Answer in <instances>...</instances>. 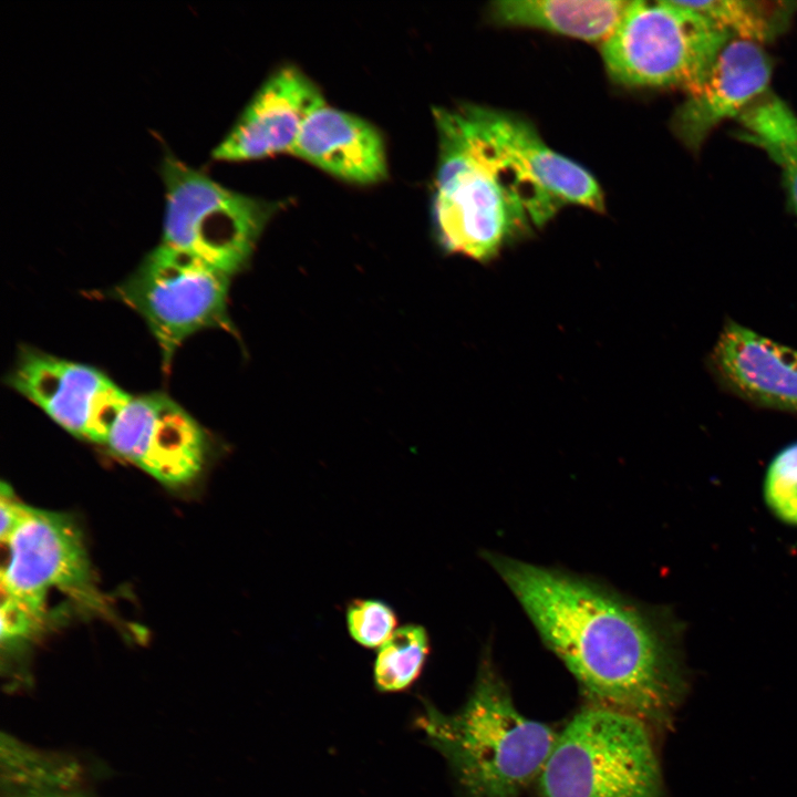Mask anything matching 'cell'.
Here are the masks:
<instances>
[{"label":"cell","mask_w":797,"mask_h":797,"mask_svg":"<svg viewBox=\"0 0 797 797\" xmlns=\"http://www.w3.org/2000/svg\"><path fill=\"white\" fill-rule=\"evenodd\" d=\"M485 558L592 704L664 725L685 680L676 630L663 611L590 578L499 553Z\"/></svg>","instance_id":"obj_1"},{"label":"cell","mask_w":797,"mask_h":797,"mask_svg":"<svg viewBox=\"0 0 797 797\" xmlns=\"http://www.w3.org/2000/svg\"><path fill=\"white\" fill-rule=\"evenodd\" d=\"M434 217L443 246L478 261L546 224L562 206L542 186L528 125L478 105L434 108Z\"/></svg>","instance_id":"obj_2"},{"label":"cell","mask_w":797,"mask_h":797,"mask_svg":"<svg viewBox=\"0 0 797 797\" xmlns=\"http://www.w3.org/2000/svg\"><path fill=\"white\" fill-rule=\"evenodd\" d=\"M416 725L448 763L462 797H521L558 736L519 712L487 651L462 707L447 714L426 703Z\"/></svg>","instance_id":"obj_3"},{"label":"cell","mask_w":797,"mask_h":797,"mask_svg":"<svg viewBox=\"0 0 797 797\" xmlns=\"http://www.w3.org/2000/svg\"><path fill=\"white\" fill-rule=\"evenodd\" d=\"M539 797H663L652 727L592 704L558 732L537 779Z\"/></svg>","instance_id":"obj_4"},{"label":"cell","mask_w":797,"mask_h":797,"mask_svg":"<svg viewBox=\"0 0 797 797\" xmlns=\"http://www.w3.org/2000/svg\"><path fill=\"white\" fill-rule=\"evenodd\" d=\"M732 35L683 1H629L601 44L610 77L635 87L697 86Z\"/></svg>","instance_id":"obj_5"},{"label":"cell","mask_w":797,"mask_h":797,"mask_svg":"<svg viewBox=\"0 0 797 797\" xmlns=\"http://www.w3.org/2000/svg\"><path fill=\"white\" fill-rule=\"evenodd\" d=\"M159 175L165 189L162 244L230 277L246 266L275 206L221 185L169 151Z\"/></svg>","instance_id":"obj_6"},{"label":"cell","mask_w":797,"mask_h":797,"mask_svg":"<svg viewBox=\"0 0 797 797\" xmlns=\"http://www.w3.org/2000/svg\"><path fill=\"white\" fill-rule=\"evenodd\" d=\"M230 276L187 252L159 244L117 288L155 337L168 369L177 348L207 328H230Z\"/></svg>","instance_id":"obj_7"},{"label":"cell","mask_w":797,"mask_h":797,"mask_svg":"<svg viewBox=\"0 0 797 797\" xmlns=\"http://www.w3.org/2000/svg\"><path fill=\"white\" fill-rule=\"evenodd\" d=\"M3 542L9 549V562L1 571L4 600L42 621L52 588L89 602L94 599L87 551L70 515L28 505Z\"/></svg>","instance_id":"obj_8"},{"label":"cell","mask_w":797,"mask_h":797,"mask_svg":"<svg viewBox=\"0 0 797 797\" xmlns=\"http://www.w3.org/2000/svg\"><path fill=\"white\" fill-rule=\"evenodd\" d=\"M9 384L70 434L100 444L131 398L97 369L37 350L19 355Z\"/></svg>","instance_id":"obj_9"},{"label":"cell","mask_w":797,"mask_h":797,"mask_svg":"<svg viewBox=\"0 0 797 797\" xmlns=\"http://www.w3.org/2000/svg\"><path fill=\"white\" fill-rule=\"evenodd\" d=\"M106 445L158 482L179 486L195 479L207 455L201 426L162 393L131 396Z\"/></svg>","instance_id":"obj_10"},{"label":"cell","mask_w":797,"mask_h":797,"mask_svg":"<svg viewBox=\"0 0 797 797\" xmlns=\"http://www.w3.org/2000/svg\"><path fill=\"white\" fill-rule=\"evenodd\" d=\"M324 103L312 80L294 66H283L263 82L211 156L245 162L290 153L306 120Z\"/></svg>","instance_id":"obj_11"},{"label":"cell","mask_w":797,"mask_h":797,"mask_svg":"<svg viewBox=\"0 0 797 797\" xmlns=\"http://www.w3.org/2000/svg\"><path fill=\"white\" fill-rule=\"evenodd\" d=\"M770 75L772 62L758 43L732 38L703 81L686 92L673 115L674 134L697 151L718 124L739 116L764 94Z\"/></svg>","instance_id":"obj_12"},{"label":"cell","mask_w":797,"mask_h":797,"mask_svg":"<svg viewBox=\"0 0 797 797\" xmlns=\"http://www.w3.org/2000/svg\"><path fill=\"white\" fill-rule=\"evenodd\" d=\"M710 364L717 379L743 398L797 413V350L727 321Z\"/></svg>","instance_id":"obj_13"},{"label":"cell","mask_w":797,"mask_h":797,"mask_svg":"<svg viewBox=\"0 0 797 797\" xmlns=\"http://www.w3.org/2000/svg\"><path fill=\"white\" fill-rule=\"evenodd\" d=\"M290 153L350 183L373 184L386 176L385 147L379 131L325 103L306 120Z\"/></svg>","instance_id":"obj_14"},{"label":"cell","mask_w":797,"mask_h":797,"mask_svg":"<svg viewBox=\"0 0 797 797\" xmlns=\"http://www.w3.org/2000/svg\"><path fill=\"white\" fill-rule=\"evenodd\" d=\"M624 0H501L490 18L500 25L546 30L602 44L617 27Z\"/></svg>","instance_id":"obj_15"},{"label":"cell","mask_w":797,"mask_h":797,"mask_svg":"<svg viewBox=\"0 0 797 797\" xmlns=\"http://www.w3.org/2000/svg\"><path fill=\"white\" fill-rule=\"evenodd\" d=\"M736 39L763 43L788 25L796 3L782 1L708 0L683 1Z\"/></svg>","instance_id":"obj_16"},{"label":"cell","mask_w":797,"mask_h":797,"mask_svg":"<svg viewBox=\"0 0 797 797\" xmlns=\"http://www.w3.org/2000/svg\"><path fill=\"white\" fill-rule=\"evenodd\" d=\"M429 653L427 630L404 624L381 646L373 667L374 683L381 692H401L421 675Z\"/></svg>","instance_id":"obj_17"},{"label":"cell","mask_w":797,"mask_h":797,"mask_svg":"<svg viewBox=\"0 0 797 797\" xmlns=\"http://www.w3.org/2000/svg\"><path fill=\"white\" fill-rule=\"evenodd\" d=\"M345 622L349 634L358 644L374 649L381 648L397 630L398 618L387 602L361 598L348 603Z\"/></svg>","instance_id":"obj_18"},{"label":"cell","mask_w":797,"mask_h":797,"mask_svg":"<svg viewBox=\"0 0 797 797\" xmlns=\"http://www.w3.org/2000/svg\"><path fill=\"white\" fill-rule=\"evenodd\" d=\"M764 496L779 519L797 525V442L784 447L770 462Z\"/></svg>","instance_id":"obj_19"},{"label":"cell","mask_w":797,"mask_h":797,"mask_svg":"<svg viewBox=\"0 0 797 797\" xmlns=\"http://www.w3.org/2000/svg\"><path fill=\"white\" fill-rule=\"evenodd\" d=\"M772 159L783 170L788 201L797 216V141L775 154Z\"/></svg>","instance_id":"obj_20"},{"label":"cell","mask_w":797,"mask_h":797,"mask_svg":"<svg viewBox=\"0 0 797 797\" xmlns=\"http://www.w3.org/2000/svg\"><path fill=\"white\" fill-rule=\"evenodd\" d=\"M0 511H1V528L0 537L2 542L10 536L18 521L23 516L28 505L20 503L12 488L6 484H1L0 493Z\"/></svg>","instance_id":"obj_21"}]
</instances>
